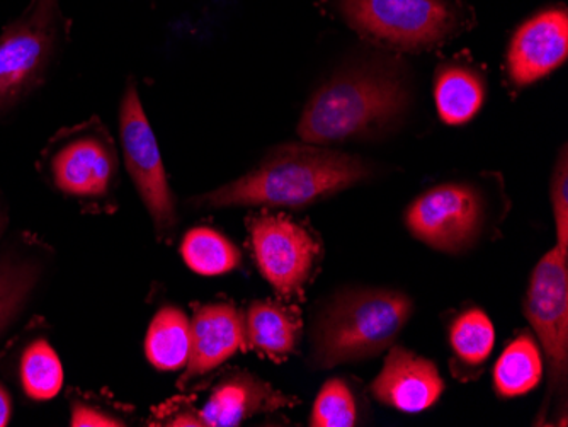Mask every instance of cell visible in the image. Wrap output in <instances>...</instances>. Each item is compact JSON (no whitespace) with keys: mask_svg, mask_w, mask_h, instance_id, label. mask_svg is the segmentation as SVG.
<instances>
[{"mask_svg":"<svg viewBox=\"0 0 568 427\" xmlns=\"http://www.w3.org/2000/svg\"><path fill=\"white\" fill-rule=\"evenodd\" d=\"M496 344V329L488 315L480 308L463 312L449 327V346L462 365H484Z\"/></svg>","mask_w":568,"mask_h":427,"instance_id":"obj_22","label":"cell"},{"mask_svg":"<svg viewBox=\"0 0 568 427\" xmlns=\"http://www.w3.org/2000/svg\"><path fill=\"white\" fill-rule=\"evenodd\" d=\"M184 263L201 276H222L237 270L242 254L222 232L209 227L191 228L181 242Z\"/></svg>","mask_w":568,"mask_h":427,"instance_id":"obj_20","label":"cell"},{"mask_svg":"<svg viewBox=\"0 0 568 427\" xmlns=\"http://www.w3.org/2000/svg\"><path fill=\"white\" fill-rule=\"evenodd\" d=\"M357 420L356 398L346 382L331 378L318 392L310 426L351 427Z\"/></svg>","mask_w":568,"mask_h":427,"instance_id":"obj_23","label":"cell"},{"mask_svg":"<svg viewBox=\"0 0 568 427\" xmlns=\"http://www.w3.org/2000/svg\"><path fill=\"white\" fill-rule=\"evenodd\" d=\"M369 390L383 406L416 414L429 409L442 398L445 380L430 359L405 347L392 346Z\"/></svg>","mask_w":568,"mask_h":427,"instance_id":"obj_12","label":"cell"},{"mask_svg":"<svg viewBox=\"0 0 568 427\" xmlns=\"http://www.w3.org/2000/svg\"><path fill=\"white\" fill-rule=\"evenodd\" d=\"M245 347L273 362L295 355L302 339V312L292 305L255 299L242 314Z\"/></svg>","mask_w":568,"mask_h":427,"instance_id":"obj_15","label":"cell"},{"mask_svg":"<svg viewBox=\"0 0 568 427\" xmlns=\"http://www.w3.org/2000/svg\"><path fill=\"white\" fill-rule=\"evenodd\" d=\"M298 404L248 372H232L213 388L209 401L197 410L201 426L234 427L257 414L274 413Z\"/></svg>","mask_w":568,"mask_h":427,"instance_id":"obj_14","label":"cell"},{"mask_svg":"<svg viewBox=\"0 0 568 427\" xmlns=\"http://www.w3.org/2000/svg\"><path fill=\"white\" fill-rule=\"evenodd\" d=\"M363 159L312 143H283L247 174L190 200L193 209L302 210L368 180Z\"/></svg>","mask_w":568,"mask_h":427,"instance_id":"obj_1","label":"cell"},{"mask_svg":"<svg viewBox=\"0 0 568 427\" xmlns=\"http://www.w3.org/2000/svg\"><path fill=\"white\" fill-rule=\"evenodd\" d=\"M19 382L26 397L47 401L63 387V366L48 339L37 337L26 344L19 358Z\"/></svg>","mask_w":568,"mask_h":427,"instance_id":"obj_21","label":"cell"},{"mask_svg":"<svg viewBox=\"0 0 568 427\" xmlns=\"http://www.w3.org/2000/svg\"><path fill=\"white\" fill-rule=\"evenodd\" d=\"M6 225H8V213H6L4 201L0 197V234L4 232Z\"/></svg>","mask_w":568,"mask_h":427,"instance_id":"obj_28","label":"cell"},{"mask_svg":"<svg viewBox=\"0 0 568 427\" xmlns=\"http://www.w3.org/2000/svg\"><path fill=\"white\" fill-rule=\"evenodd\" d=\"M65 24L60 0H31L0 33V116L43 82Z\"/></svg>","mask_w":568,"mask_h":427,"instance_id":"obj_5","label":"cell"},{"mask_svg":"<svg viewBox=\"0 0 568 427\" xmlns=\"http://www.w3.org/2000/svg\"><path fill=\"white\" fill-rule=\"evenodd\" d=\"M339 12L361 37L404 52L436 47L458 27L446 0H341Z\"/></svg>","mask_w":568,"mask_h":427,"instance_id":"obj_6","label":"cell"},{"mask_svg":"<svg viewBox=\"0 0 568 427\" xmlns=\"http://www.w3.org/2000/svg\"><path fill=\"white\" fill-rule=\"evenodd\" d=\"M526 318L544 347L548 395L560 387L568 365V253L555 245L532 270L525 304Z\"/></svg>","mask_w":568,"mask_h":427,"instance_id":"obj_9","label":"cell"},{"mask_svg":"<svg viewBox=\"0 0 568 427\" xmlns=\"http://www.w3.org/2000/svg\"><path fill=\"white\" fill-rule=\"evenodd\" d=\"M248 227L255 264L264 279L284 298L302 295L321 253L312 232L276 215L255 216Z\"/></svg>","mask_w":568,"mask_h":427,"instance_id":"obj_10","label":"cell"},{"mask_svg":"<svg viewBox=\"0 0 568 427\" xmlns=\"http://www.w3.org/2000/svg\"><path fill=\"white\" fill-rule=\"evenodd\" d=\"M404 220L417 241L439 253L459 254L484 231V196L468 183L439 184L412 201Z\"/></svg>","mask_w":568,"mask_h":427,"instance_id":"obj_8","label":"cell"},{"mask_svg":"<svg viewBox=\"0 0 568 427\" xmlns=\"http://www.w3.org/2000/svg\"><path fill=\"white\" fill-rule=\"evenodd\" d=\"M191 349V321L181 308L165 305L153 315L145 337V356L159 372L186 368Z\"/></svg>","mask_w":568,"mask_h":427,"instance_id":"obj_17","label":"cell"},{"mask_svg":"<svg viewBox=\"0 0 568 427\" xmlns=\"http://www.w3.org/2000/svg\"><path fill=\"white\" fill-rule=\"evenodd\" d=\"M487 88L480 73L463 65H445L434 78V101L446 124L458 126L477 116L484 106Z\"/></svg>","mask_w":568,"mask_h":427,"instance_id":"obj_16","label":"cell"},{"mask_svg":"<svg viewBox=\"0 0 568 427\" xmlns=\"http://www.w3.org/2000/svg\"><path fill=\"white\" fill-rule=\"evenodd\" d=\"M408 103L410 89L397 67L361 63L334 73L312 94L296 132L321 146L368 139L392 129Z\"/></svg>","mask_w":568,"mask_h":427,"instance_id":"obj_2","label":"cell"},{"mask_svg":"<svg viewBox=\"0 0 568 427\" xmlns=\"http://www.w3.org/2000/svg\"><path fill=\"white\" fill-rule=\"evenodd\" d=\"M155 423L153 426H201L197 410L191 406H181L178 401L165 404L155 413Z\"/></svg>","mask_w":568,"mask_h":427,"instance_id":"obj_26","label":"cell"},{"mask_svg":"<svg viewBox=\"0 0 568 427\" xmlns=\"http://www.w3.org/2000/svg\"><path fill=\"white\" fill-rule=\"evenodd\" d=\"M48 183L85 212L113 213L120 184L116 143L98 116L53 136L41 155Z\"/></svg>","mask_w":568,"mask_h":427,"instance_id":"obj_4","label":"cell"},{"mask_svg":"<svg viewBox=\"0 0 568 427\" xmlns=\"http://www.w3.org/2000/svg\"><path fill=\"white\" fill-rule=\"evenodd\" d=\"M551 209H554L557 245L568 253V159L567 149L561 150L551 177Z\"/></svg>","mask_w":568,"mask_h":427,"instance_id":"obj_24","label":"cell"},{"mask_svg":"<svg viewBox=\"0 0 568 427\" xmlns=\"http://www.w3.org/2000/svg\"><path fill=\"white\" fill-rule=\"evenodd\" d=\"M70 426L73 427H120L126 426L121 417L114 416L101 406H94L84 398H73Z\"/></svg>","mask_w":568,"mask_h":427,"instance_id":"obj_25","label":"cell"},{"mask_svg":"<svg viewBox=\"0 0 568 427\" xmlns=\"http://www.w3.org/2000/svg\"><path fill=\"white\" fill-rule=\"evenodd\" d=\"M544 356L531 334L516 337L494 366V387L504 398L521 397L538 387Z\"/></svg>","mask_w":568,"mask_h":427,"instance_id":"obj_18","label":"cell"},{"mask_svg":"<svg viewBox=\"0 0 568 427\" xmlns=\"http://www.w3.org/2000/svg\"><path fill=\"white\" fill-rule=\"evenodd\" d=\"M568 55V14L547 9L528 19L510 40L507 67L514 84L531 85L550 75Z\"/></svg>","mask_w":568,"mask_h":427,"instance_id":"obj_11","label":"cell"},{"mask_svg":"<svg viewBox=\"0 0 568 427\" xmlns=\"http://www.w3.org/2000/svg\"><path fill=\"white\" fill-rule=\"evenodd\" d=\"M412 312L410 296L397 289L354 288L337 293L322 308L312 331L315 368L363 362L390 349Z\"/></svg>","mask_w":568,"mask_h":427,"instance_id":"obj_3","label":"cell"},{"mask_svg":"<svg viewBox=\"0 0 568 427\" xmlns=\"http://www.w3.org/2000/svg\"><path fill=\"white\" fill-rule=\"evenodd\" d=\"M242 349L245 337L241 312L226 302L197 305L191 318L190 359L179 387L209 375Z\"/></svg>","mask_w":568,"mask_h":427,"instance_id":"obj_13","label":"cell"},{"mask_svg":"<svg viewBox=\"0 0 568 427\" xmlns=\"http://www.w3.org/2000/svg\"><path fill=\"white\" fill-rule=\"evenodd\" d=\"M118 123L128 175L149 212L159 241L171 242L179 220L174 194L169 186L158 139L143 110L139 85L133 79L124 88Z\"/></svg>","mask_w":568,"mask_h":427,"instance_id":"obj_7","label":"cell"},{"mask_svg":"<svg viewBox=\"0 0 568 427\" xmlns=\"http://www.w3.org/2000/svg\"><path fill=\"white\" fill-rule=\"evenodd\" d=\"M12 417L11 395L0 385V427H6Z\"/></svg>","mask_w":568,"mask_h":427,"instance_id":"obj_27","label":"cell"},{"mask_svg":"<svg viewBox=\"0 0 568 427\" xmlns=\"http://www.w3.org/2000/svg\"><path fill=\"white\" fill-rule=\"evenodd\" d=\"M41 276L40 257L19 253L0 256V337L18 321Z\"/></svg>","mask_w":568,"mask_h":427,"instance_id":"obj_19","label":"cell"}]
</instances>
